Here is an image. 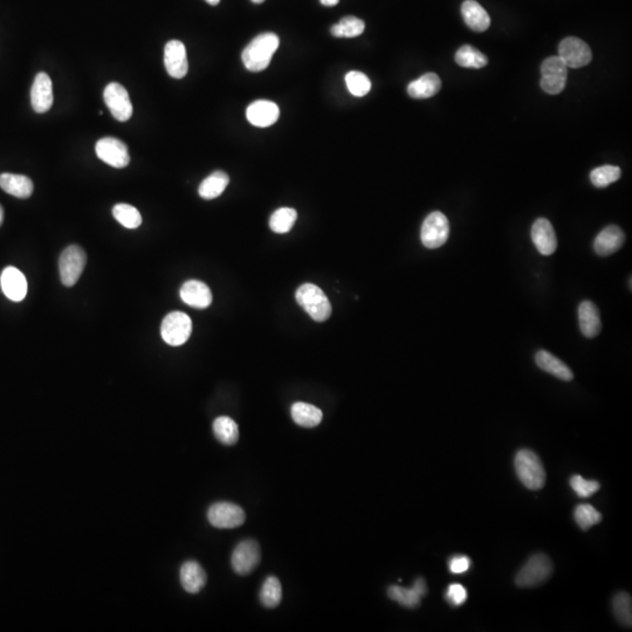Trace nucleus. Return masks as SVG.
Returning a JSON list of instances; mask_svg holds the SVG:
<instances>
[{
	"mask_svg": "<svg viewBox=\"0 0 632 632\" xmlns=\"http://www.w3.org/2000/svg\"><path fill=\"white\" fill-rule=\"evenodd\" d=\"M280 45L279 36L275 33H261L246 46L242 59L246 69L249 72H263L271 64L272 57Z\"/></svg>",
	"mask_w": 632,
	"mask_h": 632,
	"instance_id": "nucleus-1",
	"label": "nucleus"
},
{
	"mask_svg": "<svg viewBox=\"0 0 632 632\" xmlns=\"http://www.w3.org/2000/svg\"><path fill=\"white\" fill-rule=\"evenodd\" d=\"M517 477L524 487L531 491L541 490L545 484V471L541 459L535 452L524 448L517 452L514 459Z\"/></svg>",
	"mask_w": 632,
	"mask_h": 632,
	"instance_id": "nucleus-2",
	"label": "nucleus"
},
{
	"mask_svg": "<svg viewBox=\"0 0 632 632\" xmlns=\"http://www.w3.org/2000/svg\"><path fill=\"white\" fill-rule=\"evenodd\" d=\"M295 299L297 304L313 320L323 322L332 315V304L328 297L318 286L304 284L297 289Z\"/></svg>",
	"mask_w": 632,
	"mask_h": 632,
	"instance_id": "nucleus-3",
	"label": "nucleus"
},
{
	"mask_svg": "<svg viewBox=\"0 0 632 632\" xmlns=\"http://www.w3.org/2000/svg\"><path fill=\"white\" fill-rule=\"evenodd\" d=\"M553 574V564L545 554H535L521 568L515 578V583L520 588H531L545 583Z\"/></svg>",
	"mask_w": 632,
	"mask_h": 632,
	"instance_id": "nucleus-4",
	"label": "nucleus"
},
{
	"mask_svg": "<svg viewBox=\"0 0 632 632\" xmlns=\"http://www.w3.org/2000/svg\"><path fill=\"white\" fill-rule=\"evenodd\" d=\"M192 332V321L182 311H172L166 315L161 325V335L166 344L178 347L189 340Z\"/></svg>",
	"mask_w": 632,
	"mask_h": 632,
	"instance_id": "nucleus-5",
	"label": "nucleus"
},
{
	"mask_svg": "<svg viewBox=\"0 0 632 632\" xmlns=\"http://www.w3.org/2000/svg\"><path fill=\"white\" fill-rule=\"evenodd\" d=\"M86 263H87L86 253L79 246H68L64 249L59 260V271L62 284L66 287L75 285L82 274Z\"/></svg>",
	"mask_w": 632,
	"mask_h": 632,
	"instance_id": "nucleus-6",
	"label": "nucleus"
},
{
	"mask_svg": "<svg viewBox=\"0 0 632 632\" xmlns=\"http://www.w3.org/2000/svg\"><path fill=\"white\" fill-rule=\"evenodd\" d=\"M450 223L444 214L434 211L429 214L420 230V239L427 249H439L448 242Z\"/></svg>",
	"mask_w": 632,
	"mask_h": 632,
	"instance_id": "nucleus-7",
	"label": "nucleus"
},
{
	"mask_svg": "<svg viewBox=\"0 0 632 632\" xmlns=\"http://www.w3.org/2000/svg\"><path fill=\"white\" fill-rule=\"evenodd\" d=\"M540 86L547 94H560L564 91L567 83L568 67L559 57L545 59L542 62Z\"/></svg>",
	"mask_w": 632,
	"mask_h": 632,
	"instance_id": "nucleus-8",
	"label": "nucleus"
},
{
	"mask_svg": "<svg viewBox=\"0 0 632 632\" xmlns=\"http://www.w3.org/2000/svg\"><path fill=\"white\" fill-rule=\"evenodd\" d=\"M207 520L216 528H237L246 520L242 507L232 502H216L207 510Z\"/></svg>",
	"mask_w": 632,
	"mask_h": 632,
	"instance_id": "nucleus-9",
	"label": "nucleus"
},
{
	"mask_svg": "<svg viewBox=\"0 0 632 632\" xmlns=\"http://www.w3.org/2000/svg\"><path fill=\"white\" fill-rule=\"evenodd\" d=\"M260 547L254 540H244L235 547L231 557L233 571L238 575H249L259 566Z\"/></svg>",
	"mask_w": 632,
	"mask_h": 632,
	"instance_id": "nucleus-10",
	"label": "nucleus"
},
{
	"mask_svg": "<svg viewBox=\"0 0 632 632\" xmlns=\"http://www.w3.org/2000/svg\"><path fill=\"white\" fill-rule=\"evenodd\" d=\"M559 58L564 65L571 68H581L588 65L593 59L591 50L583 40L569 36L559 45Z\"/></svg>",
	"mask_w": 632,
	"mask_h": 632,
	"instance_id": "nucleus-11",
	"label": "nucleus"
},
{
	"mask_svg": "<svg viewBox=\"0 0 632 632\" xmlns=\"http://www.w3.org/2000/svg\"><path fill=\"white\" fill-rule=\"evenodd\" d=\"M105 105L119 122H126L133 115V105L131 98L122 84L117 82L109 83L103 93Z\"/></svg>",
	"mask_w": 632,
	"mask_h": 632,
	"instance_id": "nucleus-12",
	"label": "nucleus"
},
{
	"mask_svg": "<svg viewBox=\"0 0 632 632\" xmlns=\"http://www.w3.org/2000/svg\"><path fill=\"white\" fill-rule=\"evenodd\" d=\"M95 150H96V155H98V159L103 161L105 164L112 166V168L122 169V168H126L131 162V157H129V152H128L126 145L122 141L117 140V138H101L96 143Z\"/></svg>",
	"mask_w": 632,
	"mask_h": 632,
	"instance_id": "nucleus-13",
	"label": "nucleus"
},
{
	"mask_svg": "<svg viewBox=\"0 0 632 632\" xmlns=\"http://www.w3.org/2000/svg\"><path fill=\"white\" fill-rule=\"evenodd\" d=\"M164 65L168 74L174 79H183L189 71L186 48L182 41L171 40L164 48Z\"/></svg>",
	"mask_w": 632,
	"mask_h": 632,
	"instance_id": "nucleus-14",
	"label": "nucleus"
},
{
	"mask_svg": "<svg viewBox=\"0 0 632 632\" xmlns=\"http://www.w3.org/2000/svg\"><path fill=\"white\" fill-rule=\"evenodd\" d=\"M53 83L46 73L41 72L36 76L31 89V103L34 112L43 114L53 105Z\"/></svg>",
	"mask_w": 632,
	"mask_h": 632,
	"instance_id": "nucleus-15",
	"label": "nucleus"
},
{
	"mask_svg": "<svg viewBox=\"0 0 632 632\" xmlns=\"http://www.w3.org/2000/svg\"><path fill=\"white\" fill-rule=\"evenodd\" d=\"M531 240L543 256H552L557 249V238L553 225L545 218H538L531 226Z\"/></svg>",
	"mask_w": 632,
	"mask_h": 632,
	"instance_id": "nucleus-16",
	"label": "nucleus"
},
{
	"mask_svg": "<svg viewBox=\"0 0 632 632\" xmlns=\"http://www.w3.org/2000/svg\"><path fill=\"white\" fill-rule=\"evenodd\" d=\"M246 116H247L249 122L253 126L266 128V126L274 124L278 121L280 109L274 102L258 100L247 107Z\"/></svg>",
	"mask_w": 632,
	"mask_h": 632,
	"instance_id": "nucleus-17",
	"label": "nucleus"
},
{
	"mask_svg": "<svg viewBox=\"0 0 632 632\" xmlns=\"http://www.w3.org/2000/svg\"><path fill=\"white\" fill-rule=\"evenodd\" d=\"M0 285L6 297L10 300L19 302L25 299L27 294V281L25 275L19 271L18 268H5L0 275Z\"/></svg>",
	"mask_w": 632,
	"mask_h": 632,
	"instance_id": "nucleus-18",
	"label": "nucleus"
},
{
	"mask_svg": "<svg viewBox=\"0 0 632 632\" xmlns=\"http://www.w3.org/2000/svg\"><path fill=\"white\" fill-rule=\"evenodd\" d=\"M625 235L621 228L610 225L597 235L594 242V249L600 257H609L617 252L624 245Z\"/></svg>",
	"mask_w": 632,
	"mask_h": 632,
	"instance_id": "nucleus-19",
	"label": "nucleus"
},
{
	"mask_svg": "<svg viewBox=\"0 0 632 632\" xmlns=\"http://www.w3.org/2000/svg\"><path fill=\"white\" fill-rule=\"evenodd\" d=\"M179 294L185 304L197 309H205L212 304V293L206 284L198 280L185 282Z\"/></svg>",
	"mask_w": 632,
	"mask_h": 632,
	"instance_id": "nucleus-20",
	"label": "nucleus"
},
{
	"mask_svg": "<svg viewBox=\"0 0 632 632\" xmlns=\"http://www.w3.org/2000/svg\"><path fill=\"white\" fill-rule=\"evenodd\" d=\"M578 322L582 334L587 339L596 337L602 329L600 311L596 304L591 301H583L578 307Z\"/></svg>",
	"mask_w": 632,
	"mask_h": 632,
	"instance_id": "nucleus-21",
	"label": "nucleus"
},
{
	"mask_svg": "<svg viewBox=\"0 0 632 632\" xmlns=\"http://www.w3.org/2000/svg\"><path fill=\"white\" fill-rule=\"evenodd\" d=\"M181 585L189 594H197L206 585V573L196 561H186L181 567Z\"/></svg>",
	"mask_w": 632,
	"mask_h": 632,
	"instance_id": "nucleus-22",
	"label": "nucleus"
},
{
	"mask_svg": "<svg viewBox=\"0 0 632 632\" xmlns=\"http://www.w3.org/2000/svg\"><path fill=\"white\" fill-rule=\"evenodd\" d=\"M462 15L465 24L474 32H485L491 25V18L487 12L474 0H466L462 3Z\"/></svg>",
	"mask_w": 632,
	"mask_h": 632,
	"instance_id": "nucleus-23",
	"label": "nucleus"
},
{
	"mask_svg": "<svg viewBox=\"0 0 632 632\" xmlns=\"http://www.w3.org/2000/svg\"><path fill=\"white\" fill-rule=\"evenodd\" d=\"M535 362L541 370L555 376L559 379L571 382L574 379V374L571 372V368L564 362L559 360L557 356L550 354V351H538L535 355Z\"/></svg>",
	"mask_w": 632,
	"mask_h": 632,
	"instance_id": "nucleus-24",
	"label": "nucleus"
},
{
	"mask_svg": "<svg viewBox=\"0 0 632 632\" xmlns=\"http://www.w3.org/2000/svg\"><path fill=\"white\" fill-rule=\"evenodd\" d=\"M0 188L8 195L17 198H29L33 193L34 185L27 176L15 174L0 175Z\"/></svg>",
	"mask_w": 632,
	"mask_h": 632,
	"instance_id": "nucleus-25",
	"label": "nucleus"
},
{
	"mask_svg": "<svg viewBox=\"0 0 632 632\" xmlns=\"http://www.w3.org/2000/svg\"><path fill=\"white\" fill-rule=\"evenodd\" d=\"M441 88V78L434 73H427L409 84L408 94L413 98H429L438 94Z\"/></svg>",
	"mask_w": 632,
	"mask_h": 632,
	"instance_id": "nucleus-26",
	"label": "nucleus"
},
{
	"mask_svg": "<svg viewBox=\"0 0 632 632\" xmlns=\"http://www.w3.org/2000/svg\"><path fill=\"white\" fill-rule=\"evenodd\" d=\"M291 415L292 418L299 427H318L321 423L322 411L320 409L316 408L315 405L304 403V402H297L292 405L291 408Z\"/></svg>",
	"mask_w": 632,
	"mask_h": 632,
	"instance_id": "nucleus-27",
	"label": "nucleus"
},
{
	"mask_svg": "<svg viewBox=\"0 0 632 632\" xmlns=\"http://www.w3.org/2000/svg\"><path fill=\"white\" fill-rule=\"evenodd\" d=\"M230 183V177L224 171H214L199 185V196L206 200L217 198L225 191Z\"/></svg>",
	"mask_w": 632,
	"mask_h": 632,
	"instance_id": "nucleus-28",
	"label": "nucleus"
},
{
	"mask_svg": "<svg viewBox=\"0 0 632 632\" xmlns=\"http://www.w3.org/2000/svg\"><path fill=\"white\" fill-rule=\"evenodd\" d=\"M214 437L218 441L226 446L235 445L239 439V427L233 419L226 416H221L214 419Z\"/></svg>",
	"mask_w": 632,
	"mask_h": 632,
	"instance_id": "nucleus-29",
	"label": "nucleus"
},
{
	"mask_svg": "<svg viewBox=\"0 0 632 632\" xmlns=\"http://www.w3.org/2000/svg\"><path fill=\"white\" fill-rule=\"evenodd\" d=\"M455 59L457 65L464 67V68L479 69L483 68L488 64L487 57L470 45H465L459 48L455 53Z\"/></svg>",
	"mask_w": 632,
	"mask_h": 632,
	"instance_id": "nucleus-30",
	"label": "nucleus"
},
{
	"mask_svg": "<svg viewBox=\"0 0 632 632\" xmlns=\"http://www.w3.org/2000/svg\"><path fill=\"white\" fill-rule=\"evenodd\" d=\"M259 597H260L261 604L264 607L268 608V609H274L278 607L282 598L281 583L279 581V578L275 576H268L261 587Z\"/></svg>",
	"mask_w": 632,
	"mask_h": 632,
	"instance_id": "nucleus-31",
	"label": "nucleus"
},
{
	"mask_svg": "<svg viewBox=\"0 0 632 632\" xmlns=\"http://www.w3.org/2000/svg\"><path fill=\"white\" fill-rule=\"evenodd\" d=\"M297 219V212L291 207H281L274 211L270 218V228L274 233H287L292 230Z\"/></svg>",
	"mask_w": 632,
	"mask_h": 632,
	"instance_id": "nucleus-32",
	"label": "nucleus"
},
{
	"mask_svg": "<svg viewBox=\"0 0 632 632\" xmlns=\"http://www.w3.org/2000/svg\"><path fill=\"white\" fill-rule=\"evenodd\" d=\"M365 24L356 17H344L340 22L332 26L330 32L336 38H355L365 32Z\"/></svg>",
	"mask_w": 632,
	"mask_h": 632,
	"instance_id": "nucleus-33",
	"label": "nucleus"
},
{
	"mask_svg": "<svg viewBox=\"0 0 632 632\" xmlns=\"http://www.w3.org/2000/svg\"><path fill=\"white\" fill-rule=\"evenodd\" d=\"M112 216L119 224L126 228H138L142 224V216L138 210L129 204H117L112 209Z\"/></svg>",
	"mask_w": 632,
	"mask_h": 632,
	"instance_id": "nucleus-34",
	"label": "nucleus"
},
{
	"mask_svg": "<svg viewBox=\"0 0 632 632\" xmlns=\"http://www.w3.org/2000/svg\"><path fill=\"white\" fill-rule=\"evenodd\" d=\"M622 171L618 166H603L590 172V181L596 188H607L621 178Z\"/></svg>",
	"mask_w": 632,
	"mask_h": 632,
	"instance_id": "nucleus-35",
	"label": "nucleus"
},
{
	"mask_svg": "<svg viewBox=\"0 0 632 632\" xmlns=\"http://www.w3.org/2000/svg\"><path fill=\"white\" fill-rule=\"evenodd\" d=\"M574 517L578 527L583 531H587L602 521V514L596 508H594L593 506L587 504L578 505L575 508Z\"/></svg>",
	"mask_w": 632,
	"mask_h": 632,
	"instance_id": "nucleus-36",
	"label": "nucleus"
},
{
	"mask_svg": "<svg viewBox=\"0 0 632 632\" xmlns=\"http://www.w3.org/2000/svg\"><path fill=\"white\" fill-rule=\"evenodd\" d=\"M615 617L622 625L631 626L632 624V601L631 596L626 593H619L615 596L612 602Z\"/></svg>",
	"mask_w": 632,
	"mask_h": 632,
	"instance_id": "nucleus-37",
	"label": "nucleus"
},
{
	"mask_svg": "<svg viewBox=\"0 0 632 632\" xmlns=\"http://www.w3.org/2000/svg\"><path fill=\"white\" fill-rule=\"evenodd\" d=\"M388 596L409 609L418 607L422 598L413 589L403 588L399 585H391L390 588L388 589Z\"/></svg>",
	"mask_w": 632,
	"mask_h": 632,
	"instance_id": "nucleus-38",
	"label": "nucleus"
},
{
	"mask_svg": "<svg viewBox=\"0 0 632 632\" xmlns=\"http://www.w3.org/2000/svg\"><path fill=\"white\" fill-rule=\"evenodd\" d=\"M346 83L351 94L362 98L372 89V82L368 76L358 71H351L346 75Z\"/></svg>",
	"mask_w": 632,
	"mask_h": 632,
	"instance_id": "nucleus-39",
	"label": "nucleus"
},
{
	"mask_svg": "<svg viewBox=\"0 0 632 632\" xmlns=\"http://www.w3.org/2000/svg\"><path fill=\"white\" fill-rule=\"evenodd\" d=\"M571 486L575 493L581 498H589L590 495L596 493L601 487L598 481L585 480L581 476H573L571 478Z\"/></svg>",
	"mask_w": 632,
	"mask_h": 632,
	"instance_id": "nucleus-40",
	"label": "nucleus"
},
{
	"mask_svg": "<svg viewBox=\"0 0 632 632\" xmlns=\"http://www.w3.org/2000/svg\"><path fill=\"white\" fill-rule=\"evenodd\" d=\"M445 598H446L448 603L451 604L452 607H459V605H462V603L466 602V589L464 588L462 585L453 583V585L448 587Z\"/></svg>",
	"mask_w": 632,
	"mask_h": 632,
	"instance_id": "nucleus-41",
	"label": "nucleus"
},
{
	"mask_svg": "<svg viewBox=\"0 0 632 632\" xmlns=\"http://www.w3.org/2000/svg\"><path fill=\"white\" fill-rule=\"evenodd\" d=\"M471 567L470 557L466 555H455L448 561V569L452 574H464Z\"/></svg>",
	"mask_w": 632,
	"mask_h": 632,
	"instance_id": "nucleus-42",
	"label": "nucleus"
},
{
	"mask_svg": "<svg viewBox=\"0 0 632 632\" xmlns=\"http://www.w3.org/2000/svg\"><path fill=\"white\" fill-rule=\"evenodd\" d=\"M412 589L418 594L419 596H425L427 593V582L424 581L423 578H417Z\"/></svg>",
	"mask_w": 632,
	"mask_h": 632,
	"instance_id": "nucleus-43",
	"label": "nucleus"
},
{
	"mask_svg": "<svg viewBox=\"0 0 632 632\" xmlns=\"http://www.w3.org/2000/svg\"><path fill=\"white\" fill-rule=\"evenodd\" d=\"M340 0H320V3L325 6H335L339 4Z\"/></svg>",
	"mask_w": 632,
	"mask_h": 632,
	"instance_id": "nucleus-44",
	"label": "nucleus"
},
{
	"mask_svg": "<svg viewBox=\"0 0 632 632\" xmlns=\"http://www.w3.org/2000/svg\"><path fill=\"white\" fill-rule=\"evenodd\" d=\"M3 221H4V209L0 205V226L3 225Z\"/></svg>",
	"mask_w": 632,
	"mask_h": 632,
	"instance_id": "nucleus-45",
	"label": "nucleus"
},
{
	"mask_svg": "<svg viewBox=\"0 0 632 632\" xmlns=\"http://www.w3.org/2000/svg\"><path fill=\"white\" fill-rule=\"evenodd\" d=\"M219 1H221V0H206V3L212 5V6H216V5L219 4Z\"/></svg>",
	"mask_w": 632,
	"mask_h": 632,
	"instance_id": "nucleus-46",
	"label": "nucleus"
},
{
	"mask_svg": "<svg viewBox=\"0 0 632 632\" xmlns=\"http://www.w3.org/2000/svg\"><path fill=\"white\" fill-rule=\"evenodd\" d=\"M251 1L254 4H261V3H264L265 0H251Z\"/></svg>",
	"mask_w": 632,
	"mask_h": 632,
	"instance_id": "nucleus-47",
	"label": "nucleus"
}]
</instances>
